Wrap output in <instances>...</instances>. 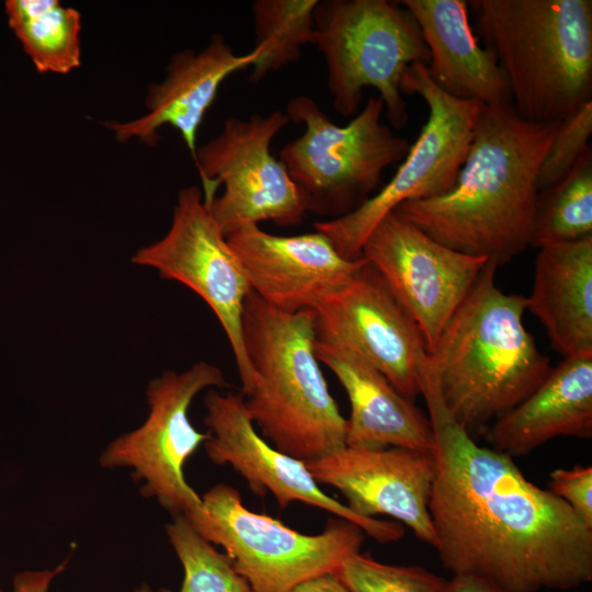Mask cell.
Wrapping results in <instances>:
<instances>
[{
  "label": "cell",
  "mask_w": 592,
  "mask_h": 592,
  "mask_svg": "<svg viewBox=\"0 0 592 592\" xmlns=\"http://www.w3.org/2000/svg\"><path fill=\"white\" fill-rule=\"evenodd\" d=\"M306 466L318 485L340 491L354 514L391 516L436 547L429 511L436 476L434 452L345 446Z\"/></svg>",
  "instance_id": "cell-16"
},
{
  "label": "cell",
  "mask_w": 592,
  "mask_h": 592,
  "mask_svg": "<svg viewBox=\"0 0 592 592\" xmlns=\"http://www.w3.org/2000/svg\"><path fill=\"white\" fill-rule=\"evenodd\" d=\"M436 476L429 511L441 561L453 576L500 592L571 590L592 580V528L512 457L478 445L444 406L434 371L421 368Z\"/></svg>",
  "instance_id": "cell-1"
},
{
  "label": "cell",
  "mask_w": 592,
  "mask_h": 592,
  "mask_svg": "<svg viewBox=\"0 0 592 592\" xmlns=\"http://www.w3.org/2000/svg\"><path fill=\"white\" fill-rule=\"evenodd\" d=\"M227 386L221 369L207 362L164 372L147 387L149 412L144 423L114 439L99 460L104 468H130L134 481H144L145 498H155L172 515H184L197 533L208 515L202 497L184 477V465L208 433L194 428L189 410L201 391Z\"/></svg>",
  "instance_id": "cell-9"
},
{
  "label": "cell",
  "mask_w": 592,
  "mask_h": 592,
  "mask_svg": "<svg viewBox=\"0 0 592 592\" xmlns=\"http://www.w3.org/2000/svg\"><path fill=\"white\" fill-rule=\"evenodd\" d=\"M351 592H444L447 580L419 566H392L360 551L334 572Z\"/></svg>",
  "instance_id": "cell-27"
},
{
  "label": "cell",
  "mask_w": 592,
  "mask_h": 592,
  "mask_svg": "<svg viewBox=\"0 0 592 592\" xmlns=\"http://www.w3.org/2000/svg\"><path fill=\"white\" fill-rule=\"evenodd\" d=\"M316 340L345 346L406 398L421 394L428 352L418 327L368 264L314 310Z\"/></svg>",
  "instance_id": "cell-15"
},
{
  "label": "cell",
  "mask_w": 592,
  "mask_h": 592,
  "mask_svg": "<svg viewBox=\"0 0 592 592\" xmlns=\"http://www.w3.org/2000/svg\"><path fill=\"white\" fill-rule=\"evenodd\" d=\"M384 104L371 96L346 125H337L306 95L286 105L289 122L304 133L286 144L280 160L304 194L308 212L341 217L377 190L386 168L406 157L410 144L384 123Z\"/></svg>",
  "instance_id": "cell-7"
},
{
  "label": "cell",
  "mask_w": 592,
  "mask_h": 592,
  "mask_svg": "<svg viewBox=\"0 0 592 592\" xmlns=\"http://www.w3.org/2000/svg\"><path fill=\"white\" fill-rule=\"evenodd\" d=\"M361 257L415 323L428 353L489 262L444 246L395 210L369 232Z\"/></svg>",
  "instance_id": "cell-13"
},
{
  "label": "cell",
  "mask_w": 592,
  "mask_h": 592,
  "mask_svg": "<svg viewBox=\"0 0 592 592\" xmlns=\"http://www.w3.org/2000/svg\"><path fill=\"white\" fill-rule=\"evenodd\" d=\"M0 592H3L2 588L0 587Z\"/></svg>",
  "instance_id": "cell-34"
},
{
  "label": "cell",
  "mask_w": 592,
  "mask_h": 592,
  "mask_svg": "<svg viewBox=\"0 0 592 592\" xmlns=\"http://www.w3.org/2000/svg\"><path fill=\"white\" fill-rule=\"evenodd\" d=\"M200 296L219 321L232 350L241 394L254 387L242 334L244 301L251 292L243 267L195 185L181 189L167 234L132 258Z\"/></svg>",
  "instance_id": "cell-12"
},
{
  "label": "cell",
  "mask_w": 592,
  "mask_h": 592,
  "mask_svg": "<svg viewBox=\"0 0 592 592\" xmlns=\"http://www.w3.org/2000/svg\"><path fill=\"white\" fill-rule=\"evenodd\" d=\"M559 124H534L512 105H482L452 189L394 210L456 251L502 265L532 242L538 172Z\"/></svg>",
  "instance_id": "cell-2"
},
{
  "label": "cell",
  "mask_w": 592,
  "mask_h": 592,
  "mask_svg": "<svg viewBox=\"0 0 592 592\" xmlns=\"http://www.w3.org/2000/svg\"><path fill=\"white\" fill-rule=\"evenodd\" d=\"M425 66L412 64L401 77V93L421 96L429 115L394 177L354 210L314 224L345 259H360L369 232L403 202L449 191L466 159L482 104L445 93L431 80Z\"/></svg>",
  "instance_id": "cell-8"
},
{
  "label": "cell",
  "mask_w": 592,
  "mask_h": 592,
  "mask_svg": "<svg viewBox=\"0 0 592 592\" xmlns=\"http://www.w3.org/2000/svg\"><path fill=\"white\" fill-rule=\"evenodd\" d=\"M315 353L335 375L350 400L345 446L434 452L429 417L371 363L345 346L317 340Z\"/></svg>",
  "instance_id": "cell-19"
},
{
  "label": "cell",
  "mask_w": 592,
  "mask_h": 592,
  "mask_svg": "<svg viewBox=\"0 0 592 592\" xmlns=\"http://www.w3.org/2000/svg\"><path fill=\"white\" fill-rule=\"evenodd\" d=\"M242 334L255 375L247 412L271 445L305 463L345 447L346 419L329 391L315 353L312 310H280L252 291Z\"/></svg>",
  "instance_id": "cell-4"
},
{
  "label": "cell",
  "mask_w": 592,
  "mask_h": 592,
  "mask_svg": "<svg viewBox=\"0 0 592 592\" xmlns=\"http://www.w3.org/2000/svg\"><path fill=\"white\" fill-rule=\"evenodd\" d=\"M225 236L243 267L251 291L269 305L287 312L314 310L367 264L362 257L345 259L316 230L276 236L249 224Z\"/></svg>",
  "instance_id": "cell-17"
},
{
  "label": "cell",
  "mask_w": 592,
  "mask_h": 592,
  "mask_svg": "<svg viewBox=\"0 0 592 592\" xmlns=\"http://www.w3.org/2000/svg\"><path fill=\"white\" fill-rule=\"evenodd\" d=\"M258 54L253 48L239 55L216 33L201 52L184 49L172 56L166 78L148 88L147 112L143 116L128 122L110 121L104 125L119 141L135 138L147 146H155L158 130L170 126L178 130L194 158L198 129L220 86L231 75L251 67Z\"/></svg>",
  "instance_id": "cell-18"
},
{
  "label": "cell",
  "mask_w": 592,
  "mask_h": 592,
  "mask_svg": "<svg viewBox=\"0 0 592 592\" xmlns=\"http://www.w3.org/2000/svg\"><path fill=\"white\" fill-rule=\"evenodd\" d=\"M558 436L592 437V357L563 358L485 430L490 448L510 457L527 455Z\"/></svg>",
  "instance_id": "cell-21"
},
{
  "label": "cell",
  "mask_w": 592,
  "mask_h": 592,
  "mask_svg": "<svg viewBox=\"0 0 592 592\" xmlns=\"http://www.w3.org/2000/svg\"><path fill=\"white\" fill-rule=\"evenodd\" d=\"M66 567V561L57 568L42 570H24L16 573L12 581V592H48L54 578ZM133 592H153L147 584L136 588Z\"/></svg>",
  "instance_id": "cell-30"
},
{
  "label": "cell",
  "mask_w": 592,
  "mask_h": 592,
  "mask_svg": "<svg viewBox=\"0 0 592 592\" xmlns=\"http://www.w3.org/2000/svg\"><path fill=\"white\" fill-rule=\"evenodd\" d=\"M288 123L282 111L229 117L217 136L197 147L193 160L204 202L225 235L264 220L296 226L308 212L304 194L271 152Z\"/></svg>",
  "instance_id": "cell-11"
},
{
  "label": "cell",
  "mask_w": 592,
  "mask_h": 592,
  "mask_svg": "<svg viewBox=\"0 0 592 592\" xmlns=\"http://www.w3.org/2000/svg\"><path fill=\"white\" fill-rule=\"evenodd\" d=\"M549 490L568 503L580 520L592 528V467L577 465L550 473Z\"/></svg>",
  "instance_id": "cell-29"
},
{
  "label": "cell",
  "mask_w": 592,
  "mask_h": 592,
  "mask_svg": "<svg viewBox=\"0 0 592 592\" xmlns=\"http://www.w3.org/2000/svg\"><path fill=\"white\" fill-rule=\"evenodd\" d=\"M291 592H351L333 572L321 573L297 584Z\"/></svg>",
  "instance_id": "cell-31"
},
{
  "label": "cell",
  "mask_w": 592,
  "mask_h": 592,
  "mask_svg": "<svg viewBox=\"0 0 592 592\" xmlns=\"http://www.w3.org/2000/svg\"><path fill=\"white\" fill-rule=\"evenodd\" d=\"M526 310L563 358L592 357V236L539 248Z\"/></svg>",
  "instance_id": "cell-22"
},
{
  "label": "cell",
  "mask_w": 592,
  "mask_h": 592,
  "mask_svg": "<svg viewBox=\"0 0 592 592\" xmlns=\"http://www.w3.org/2000/svg\"><path fill=\"white\" fill-rule=\"evenodd\" d=\"M489 261L428 353L442 401L470 434L532 394L551 369L523 325L526 297L496 284Z\"/></svg>",
  "instance_id": "cell-3"
},
{
  "label": "cell",
  "mask_w": 592,
  "mask_h": 592,
  "mask_svg": "<svg viewBox=\"0 0 592 592\" xmlns=\"http://www.w3.org/2000/svg\"><path fill=\"white\" fill-rule=\"evenodd\" d=\"M592 236L591 147L556 184L539 191L532 247Z\"/></svg>",
  "instance_id": "cell-25"
},
{
  "label": "cell",
  "mask_w": 592,
  "mask_h": 592,
  "mask_svg": "<svg viewBox=\"0 0 592 592\" xmlns=\"http://www.w3.org/2000/svg\"><path fill=\"white\" fill-rule=\"evenodd\" d=\"M444 592H500L488 583L476 578L454 574L447 580Z\"/></svg>",
  "instance_id": "cell-32"
},
{
  "label": "cell",
  "mask_w": 592,
  "mask_h": 592,
  "mask_svg": "<svg viewBox=\"0 0 592 592\" xmlns=\"http://www.w3.org/2000/svg\"><path fill=\"white\" fill-rule=\"evenodd\" d=\"M202 501L208 522L201 536L225 549L250 592H291L309 578L334 573L364 540L361 527L340 517H330L318 534L295 531L250 511L226 483L212 487Z\"/></svg>",
  "instance_id": "cell-10"
},
{
  "label": "cell",
  "mask_w": 592,
  "mask_h": 592,
  "mask_svg": "<svg viewBox=\"0 0 592 592\" xmlns=\"http://www.w3.org/2000/svg\"><path fill=\"white\" fill-rule=\"evenodd\" d=\"M319 0H257L252 3L258 57L250 81L298 61L315 37L314 13Z\"/></svg>",
  "instance_id": "cell-24"
},
{
  "label": "cell",
  "mask_w": 592,
  "mask_h": 592,
  "mask_svg": "<svg viewBox=\"0 0 592 592\" xmlns=\"http://www.w3.org/2000/svg\"><path fill=\"white\" fill-rule=\"evenodd\" d=\"M415 19L429 50L431 80L448 95L486 106L512 105L508 79L492 50L478 44L464 0L398 1Z\"/></svg>",
  "instance_id": "cell-20"
},
{
  "label": "cell",
  "mask_w": 592,
  "mask_h": 592,
  "mask_svg": "<svg viewBox=\"0 0 592 592\" xmlns=\"http://www.w3.org/2000/svg\"><path fill=\"white\" fill-rule=\"evenodd\" d=\"M204 406L208 437L203 447L207 458L218 466H231L246 479L254 494L263 498L271 493L281 509L301 502L325 510L356 524L382 544L403 536L405 528L399 523L354 514L345 504L321 490L305 462L267 443L257 432L241 392L221 394L209 389L204 397Z\"/></svg>",
  "instance_id": "cell-14"
},
{
  "label": "cell",
  "mask_w": 592,
  "mask_h": 592,
  "mask_svg": "<svg viewBox=\"0 0 592 592\" xmlns=\"http://www.w3.org/2000/svg\"><path fill=\"white\" fill-rule=\"evenodd\" d=\"M526 122L559 124L592 95L591 0L469 1Z\"/></svg>",
  "instance_id": "cell-5"
},
{
  "label": "cell",
  "mask_w": 592,
  "mask_h": 592,
  "mask_svg": "<svg viewBox=\"0 0 592 592\" xmlns=\"http://www.w3.org/2000/svg\"><path fill=\"white\" fill-rule=\"evenodd\" d=\"M157 592H173L167 588H160Z\"/></svg>",
  "instance_id": "cell-33"
},
{
  "label": "cell",
  "mask_w": 592,
  "mask_h": 592,
  "mask_svg": "<svg viewBox=\"0 0 592 592\" xmlns=\"http://www.w3.org/2000/svg\"><path fill=\"white\" fill-rule=\"evenodd\" d=\"M8 23L41 73L66 75L81 64V14L58 0H8Z\"/></svg>",
  "instance_id": "cell-23"
},
{
  "label": "cell",
  "mask_w": 592,
  "mask_h": 592,
  "mask_svg": "<svg viewBox=\"0 0 592 592\" xmlns=\"http://www.w3.org/2000/svg\"><path fill=\"white\" fill-rule=\"evenodd\" d=\"M166 534L184 570L180 592H250L229 556L217 551L184 515L173 514Z\"/></svg>",
  "instance_id": "cell-26"
},
{
  "label": "cell",
  "mask_w": 592,
  "mask_h": 592,
  "mask_svg": "<svg viewBox=\"0 0 592 592\" xmlns=\"http://www.w3.org/2000/svg\"><path fill=\"white\" fill-rule=\"evenodd\" d=\"M312 44L323 54L327 87L338 113H357L366 87L379 93L389 123L408 122L400 91L405 69L429 64V50L413 15L386 0L318 1Z\"/></svg>",
  "instance_id": "cell-6"
},
{
  "label": "cell",
  "mask_w": 592,
  "mask_h": 592,
  "mask_svg": "<svg viewBox=\"0 0 592 592\" xmlns=\"http://www.w3.org/2000/svg\"><path fill=\"white\" fill-rule=\"evenodd\" d=\"M592 101L561 121L540 164L537 185L544 191L560 181L590 148Z\"/></svg>",
  "instance_id": "cell-28"
}]
</instances>
